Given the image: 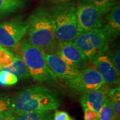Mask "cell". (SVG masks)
<instances>
[{"mask_svg":"<svg viewBox=\"0 0 120 120\" xmlns=\"http://www.w3.org/2000/svg\"><path fill=\"white\" fill-rule=\"evenodd\" d=\"M61 105L56 90L41 86H32L19 91L11 99L14 114L33 111H53Z\"/></svg>","mask_w":120,"mask_h":120,"instance_id":"1","label":"cell"},{"mask_svg":"<svg viewBox=\"0 0 120 120\" xmlns=\"http://www.w3.org/2000/svg\"><path fill=\"white\" fill-rule=\"evenodd\" d=\"M27 21L29 42L42 49L45 52H49L56 45L57 40L48 9L43 8L36 9Z\"/></svg>","mask_w":120,"mask_h":120,"instance_id":"2","label":"cell"},{"mask_svg":"<svg viewBox=\"0 0 120 120\" xmlns=\"http://www.w3.org/2000/svg\"><path fill=\"white\" fill-rule=\"evenodd\" d=\"M52 17L55 35L58 41H73L79 34L75 16V4L68 1L48 9Z\"/></svg>","mask_w":120,"mask_h":120,"instance_id":"3","label":"cell"},{"mask_svg":"<svg viewBox=\"0 0 120 120\" xmlns=\"http://www.w3.org/2000/svg\"><path fill=\"white\" fill-rule=\"evenodd\" d=\"M21 58L29 69L30 77L38 83L46 82L54 84L58 79L52 73L47 65L42 49L31 44L25 39L19 42Z\"/></svg>","mask_w":120,"mask_h":120,"instance_id":"4","label":"cell"},{"mask_svg":"<svg viewBox=\"0 0 120 120\" xmlns=\"http://www.w3.org/2000/svg\"><path fill=\"white\" fill-rule=\"evenodd\" d=\"M73 43L89 62L105 53L109 44L101 28L79 33Z\"/></svg>","mask_w":120,"mask_h":120,"instance_id":"5","label":"cell"},{"mask_svg":"<svg viewBox=\"0 0 120 120\" xmlns=\"http://www.w3.org/2000/svg\"><path fill=\"white\" fill-rule=\"evenodd\" d=\"M103 15L102 12L90 0H77L75 16L78 32L101 28L104 23Z\"/></svg>","mask_w":120,"mask_h":120,"instance_id":"6","label":"cell"},{"mask_svg":"<svg viewBox=\"0 0 120 120\" xmlns=\"http://www.w3.org/2000/svg\"><path fill=\"white\" fill-rule=\"evenodd\" d=\"M27 27V21L20 15L0 22V45L6 49L17 47L26 34Z\"/></svg>","mask_w":120,"mask_h":120,"instance_id":"7","label":"cell"},{"mask_svg":"<svg viewBox=\"0 0 120 120\" xmlns=\"http://www.w3.org/2000/svg\"><path fill=\"white\" fill-rule=\"evenodd\" d=\"M66 82L70 90L81 94L99 89L105 85L94 67H87L81 70L76 76Z\"/></svg>","mask_w":120,"mask_h":120,"instance_id":"8","label":"cell"},{"mask_svg":"<svg viewBox=\"0 0 120 120\" xmlns=\"http://www.w3.org/2000/svg\"><path fill=\"white\" fill-rule=\"evenodd\" d=\"M55 53L69 65L79 71L87 68L89 61L83 55L73 41H58L47 52Z\"/></svg>","mask_w":120,"mask_h":120,"instance_id":"9","label":"cell"},{"mask_svg":"<svg viewBox=\"0 0 120 120\" xmlns=\"http://www.w3.org/2000/svg\"><path fill=\"white\" fill-rule=\"evenodd\" d=\"M44 56L49 68L57 79L68 82L76 76L80 71L68 64L55 53L44 52Z\"/></svg>","mask_w":120,"mask_h":120,"instance_id":"10","label":"cell"},{"mask_svg":"<svg viewBox=\"0 0 120 120\" xmlns=\"http://www.w3.org/2000/svg\"><path fill=\"white\" fill-rule=\"evenodd\" d=\"M94 68L98 71L104 84L115 86L120 84V73L112 64L106 54H103L92 61Z\"/></svg>","mask_w":120,"mask_h":120,"instance_id":"11","label":"cell"},{"mask_svg":"<svg viewBox=\"0 0 120 120\" xmlns=\"http://www.w3.org/2000/svg\"><path fill=\"white\" fill-rule=\"evenodd\" d=\"M109 86L103 85L100 88L82 94L80 103L83 109H89L99 113L107 98Z\"/></svg>","mask_w":120,"mask_h":120,"instance_id":"12","label":"cell"},{"mask_svg":"<svg viewBox=\"0 0 120 120\" xmlns=\"http://www.w3.org/2000/svg\"><path fill=\"white\" fill-rule=\"evenodd\" d=\"M106 23H103L101 30L105 35L109 43L115 40L120 33V7L116 4L105 17Z\"/></svg>","mask_w":120,"mask_h":120,"instance_id":"13","label":"cell"},{"mask_svg":"<svg viewBox=\"0 0 120 120\" xmlns=\"http://www.w3.org/2000/svg\"><path fill=\"white\" fill-rule=\"evenodd\" d=\"M2 69L12 73L20 80H27L30 77L29 69L25 62L21 57L17 56H15L11 64Z\"/></svg>","mask_w":120,"mask_h":120,"instance_id":"14","label":"cell"},{"mask_svg":"<svg viewBox=\"0 0 120 120\" xmlns=\"http://www.w3.org/2000/svg\"><path fill=\"white\" fill-rule=\"evenodd\" d=\"M29 0H0V17L15 13L22 9Z\"/></svg>","mask_w":120,"mask_h":120,"instance_id":"15","label":"cell"},{"mask_svg":"<svg viewBox=\"0 0 120 120\" xmlns=\"http://www.w3.org/2000/svg\"><path fill=\"white\" fill-rule=\"evenodd\" d=\"M16 120H53V111H33L15 114Z\"/></svg>","mask_w":120,"mask_h":120,"instance_id":"16","label":"cell"},{"mask_svg":"<svg viewBox=\"0 0 120 120\" xmlns=\"http://www.w3.org/2000/svg\"><path fill=\"white\" fill-rule=\"evenodd\" d=\"M108 98L112 105L115 120H120V86L112 89L108 91Z\"/></svg>","mask_w":120,"mask_h":120,"instance_id":"17","label":"cell"},{"mask_svg":"<svg viewBox=\"0 0 120 120\" xmlns=\"http://www.w3.org/2000/svg\"><path fill=\"white\" fill-rule=\"evenodd\" d=\"M98 120H115L113 109L108 95L99 112Z\"/></svg>","mask_w":120,"mask_h":120,"instance_id":"18","label":"cell"},{"mask_svg":"<svg viewBox=\"0 0 120 120\" xmlns=\"http://www.w3.org/2000/svg\"><path fill=\"white\" fill-rule=\"evenodd\" d=\"M18 80L17 77L12 73L4 69H0V86H14L18 82Z\"/></svg>","mask_w":120,"mask_h":120,"instance_id":"19","label":"cell"},{"mask_svg":"<svg viewBox=\"0 0 120 120\" xmlns=\"http://www.w3.org/2000/svg\"><path fill=\"white\" fill-rule=\"evenodd\" d=\"M11 113V98L8 94L0 93V117Z\"/></svg>","mask_w":120,"mask_h":120,"instance_id":"20","label":"cell"},{"mask_svg":"<svg viewBox=\"0 0 120 120\" xmlns=\"http://www.w3.org/2000/svg\"><path fill=\"white\" fill-rule=\"evenodd\" d=\"M15 56L8 49L0 45V69L5 68L13 62Z\"/></svg>","mask_w":120,"mask_h":120,"instance_id":"21","label":"cell"},{"mask_svg":"<svg viewBox=\"0 0 120 120\" xmlns=\"http://www.w3.org/2000/svg\"><path fill=\"white\" fill-rule=\"evenodd\" d=\"M103 15L107 13L117 4V0H90Z\"/></svg>","mask_w":120,"mask_h":120,"instance_id":"22","label":"cell"},{"mask_svg":"<svg viewBox=\"0 0 120 120\" xmlns=\"http://www.w3.org/2000/svg\"><path fill=\"white\" fill-rule=\"evenodd\" d=\"M106 55L111 61L112 64L117 69V71L120 73V49H116L114 51H110L107 49L105 52Z\"/></svg>","mask_w":120,"mask_h":120,"instance_id":"23","label":"cell"},{"mask_svg":"<svg viewBox=\"0 0 120 120\" xmlns=\"http://www.w3.org/2000/svg\"><path fill=\"white\" fill-rule=\"evenodd\" d=\"M71 117L67 112L56 110L53 114V120H70Z\"/></svg>","mask_w":120,"mask_h":120,"instance_id":"24","label":"cell"},{"mask_svg":"<svg viewBox=\"0 0 120 120\" xmlns=\"http://www.w3.org/2000/svg\"><path fill=\"white\" fill-rule=\"evenodd\" d=\"M84 120H98V113L89 109H83Z\"/></svg>","mask_w":120,"mask_h":120,"instance_id":"25","label":"cell"},{"mask_svg":"<svg viewBox=\"0 0 120 120\" xmlns=\"http://www.w3.org/2000/svg\"><path fill=\"white\" fill-rule=\"evenodd\" d=\"M0 120H16L15 114H14L13 113H9L8 115H5V116L0 117Z\"/></svg>","mask_w":120,"mask_h":120,"instance_id":"26","label":"cell"},{"mask_svg":"<svg viewBox=\"0 0 120 120\" xmlns=\"http://www.w3.org/2000/svg\"><path fill=\"white\" fill-rule=\"evenodd\" d=\"M49 1H52V3H53V4H61V3H65V2L70 1L71 0H49Z\"/></svg>","mask_w":120,"mask_h":120,"instance_id":"27","label":"cell"},{"mask_svg":"<svg viewBox=\"0 0 120 120\" xmlns=\"http://www.w3.org/2000/svg\"><path fill=\"white\" fill-rule=\"evenodd\" d=\"M73 120V119H72V118H71V120Z\"/></svg>","mask_w":120,"mask_h":120,"instance_id":"28","label":"cell"}]
</instances>
